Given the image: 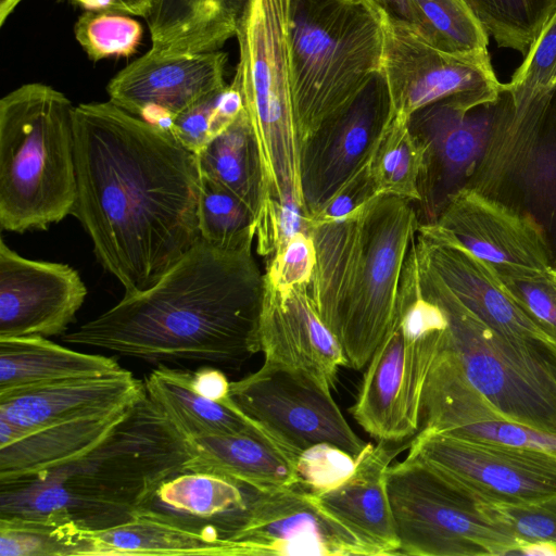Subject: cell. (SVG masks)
<instances>
[{
    "instance_id": "obj_14",
    "label": "cell",
    "mask_w": 556,
    "mask_h": 556,
    "mask_svg": "<svg viewBox=\"0 0 556 556\" xmlns=\"http://www.w3.org/2000/svg\"><path fill=\"white\" fill-rule=\"evenodd\" d=\"M381 71L392 112L405 118L446 99L466 106L492 102L504 89L491 64L442 51L416 27L388 18Z\"/></svg>"
},
{
    "instance_id": "obj_5",
    "label": "cell",
    "mask_w": 556,
    "mask_h": 556,
    "mask_svg": "<svg viewBox=\"0 0 556 556\" xmlns=\"http://www.w3.org/2000/svg\"><path fill=\"white\" fill-rule=\"evenodd\" d=\"M290 0H251L237 33L239 63L233 77L256 142L262 195L258 235L277 229L281 208L304 210L300 179L302 142L298 132L288 47Z\"/></svg>"
},
{
    "instance_id": "obj_46",
    "label": "cell",
    "mask_w": 556,
    "mask_h": 556,
    "mask_svg": "<svg viewBox=\"0 0 556 556\" xmlns=\"http://www.w3.org/2000/svg\"><path fill=\"white\" fill-rule=\"evenodd\" d=\"M376 195V189L367 165L318 214L307 222L321 223L342 219Z\"/></svg>"
},
{
    "instance_id": "obj_47",
    "label": "cell",
    "mask_w": 556,
    "mask_h": 556,
    "mask_svg": "<svg viewBox=\"0 0 556 556\" xmlns=\"http://www.w3.org/2000/svg\"><path fill=\"white\" fill-rule=\"evenodd\" d=\"M191 383L193 389L202 396L218 401L228 402L230 397V381L218 368L203 366L192 371Z\"/></svg>"
},
{
    "instance_id": "obj_3",
    "label": "cell",
    "mask_w": 556,
    "mask_h": 556,
    "mask_svg": "<svg viewBox=\"0 0 556 556\" xmlns=\"http://www.w3.org/2000/svg\"><path fill=\"white\" fill-rule=\"evenodd\" d=\"M418 226L415 203L389 194L374 197L342 219L307 222L316 252L308 293L355 370L366 367L393 324Z\"/></svg>"
},
{
    "instance_id": "obj_52",
    "label": "cell",
    "mask_w": 556,
    "mask_h": 556,
    "mask_svg": "<svg viewBox=\"0 0 556 556\" xmlns=\"http://www.w3.org/2000/svg\"><path fill=\"white\" fill-rule=\"evenodd\" d=\"M24 0H0V25L2 26L15 8Z\"/></svg>"
},
{
    "instance_id": "obj_22",
    "label": "cell",
    "mask_w": 556,
    "mask_h": 556,
    "mask_svg": "<svg viewBox=\"0 0 556 556\" xmlns=\"http://www.w3.org/2000/svg\"><path fill=\"white\" fill-rule=\"evenodd\" d=\"M415 248L463 305L494 331L521 343L556 344L505 293L494 271L446 230L419 225Z\"/></svg>"
},
{
    "instance_id": "obj_33",
    "label": "cell",
    "mask_w": 556,
    "mask_h": 556,
    "mask_svg": "<svg viewBox=\"0 0 556 556\" xmlns=\"http://www.w3.org/2000/svg\"><path fill=\"white\" fill-rule=\"evenodd\" d=\"M199 173L240 199L255 220L262 195V170L256 142L243 108L238 117L198 154Z\"/></svg>"
},
{
    "instance_id": "obj_26",
    "label": "cell",
    "mask_w": 556,
    "mask_h": 556,
    "mask_svg": "<svg viewBox=\"0 0 556 556\" xmlns=\"http://www.w3.org/2000/svg\"><path fill=\"white\" fill-rule=\"evenodd\" d=\"M18 430L0 419V485L36 477L97 446L132 407Z\"/></svg>"
},
{
    "instance_id": "obj_31",
    "label": "cell",
    "mask_w": 556,
    "mask_h": 556,
    "mask_svg": "<svg viewBox=\"0 0 556 556\" xmlns=\"http://www.w3.org/2000/svg\"><path fill=\"white\" fill-rule=\"evenodd\" d=\"M235 544L214 534L136 514L102 530H87L83 556H236Z\"/></svg>"
},
{
    "instance_id": "obj_37",
    "label": "cell",
    "mask_w": 556,
    "mask_h": 556,
    "mask_svg": "<svg viewBox=\"0 0 556 556\" xmlns=\"http://www.w3.org/2000/svg\"><path fill=\"white\" fill-rule=\"evenodd\" d=\"M498 47L527 54L556 0H464Z\"/></svg>"
},
{
    "instance_id": "obj_36",
    "label": "cell",
    "mask_w": 556,
    "mask_h": 556,
    "mask_svg": "<svg viewBox=\"0 0 556 556\" xmlns=\"http://www.w3.org/2000/svg\"><path fill=\"white\" fill-rule=\"evenodd\" d=\"M86 532L55 518L0 517V556H83Z\"/></svg>"
},
{
    "instance_id": "obj_50",
    "label": "cell",
    "mask_w": 556,
    "mask_h": 556,
    "mask_svg": "<svg viewBox=\"0 0 556 556\" xmlns=\"http://www.w3.org/2000/svg\"><path fill=\"white\" fill-rule=\"evenodd\" d=\"M86 10H103V11H115L123 13L121 3L118 0H70Z\"/></svg>"
},
{
    "instance_id": "obj_44",
    "label": "cell",
    "mask_w": 556,
    "mask_h": 556,
    "mask_svg": "<svg viewBox=\"0 0 556 556\" xmlns=\"http://www.w3.org/2000/svg\"><path fill=\"white\" fill-rule=\"evenodd\" d=\"M316 262L315 245L306 232H296L279 247L267 263L264 277L277 288L308 286Z\"/></svg>"
},
{
    "instance_id": "obj_9",
    "label": "cell",
    "mask_w": 556,
    "mask_h": 556,
    "mask_svg": "<svg viewBox=\"0 0 556 556\" xmlns=\"http://www.w3.org/2000/svg\"><path fill=\"white\" fill-rule=\"evenodd\" d=\"M446 329L442 308L421 292L414 240L393 324L366 365L351 407L356 422L377 441L402 443L419 431L422 390Z\"/></svg>"
},
{
    "instance_id": "obj_24",
    "label": "cell",
    "mask_w": 556,
    "mask_h": 556,
    "mask_svg": "<svg viewBox=\"0 0 556 556\" xmlns=\"http://www.w3.org/2000/svg\"><path fill=\"white\" fill-rule=\"evenodd\" d=\"M147 395L144 382L129 370L66 379L0 394V419L29 430L121 407Z\"/></svg>"
},
{
    "instance_id": "obj_42",
    "label": "cell",
    "mask_w": 556,
    "mask_h": 556,
    "mask_svg": "<svg viewBox=\"0 0 556 556\" xmlns=\"http://www.w3.org/2000/svg\"><path fill=\"white\" fill-rule=\"evenodd\" d=\"M556 83V10L547 20L523 63L506 84L514 100L544 90Z\"/></svg>"
},
{
    "instance_id": "obj_17",
    "label": "cell",
    "mask_w": 556,
    "mask_h": 556,
    "mask_svg": "<svg viewBox=\"0 0 556 556\" xmlns=\"http://www.w3.org/2000/svg\"><path fill=\"white\" fill-rule=\"evenodd\" d=\"M229 541L236 544L237 556H380L300 485L254 491Z\"/></svg>"
},
{
    "instance_id": "obj_12",
    "label": "cell",
    "mask_w": 556,
    "mask_h": 556,
    "mask_svg": "<svg viewBox=\"0 0 556 556\" xmlns=\"http://www.w3.org/2000/svg\"><path fill=\"white\" fill-rule=\"evenodd\" d=\"M230 397L294 462L311 446L328 443L358 456L366 443L353 431L331 392L309 378L263 363L230 382Z\"/></svg>"
},
{
    "instance_id": "obj_27",
    "label": "cell",
    "mask_w": 556,
    "mask_h": 556,
    "mask_svg": "<svg viewBox=\"0 0 556 556\" xmlns=\"http://www.w3.org/2000/svg\"><path fill=\"white\" fill-rule=\"evenodd\" d=\"M254 489L205 471L163 481L137 511L228 540L241 526Z\"/></svg>"
},
{
    "instance_id": "obj_29",
    "label": "cell",
    "mask_w": 556,
    "mask_h": 556,
    "mask_svg": "<svg viewBox=\"0 0 556 556\" xmlns=\"http://www.w3.org/2000/svg\"><path fill=\"white\" fill-rule=\"evenodd\" d=\"M188 442L190 458L185 471L220 475L258 492L299 483L294 462L267 437L211 435Z\"/></svg>"
},
{
    "instance_id": "obj_6",
    "label": "cell",
    "mask_w": 556,
    "mask_h": 556,
    "mask_svg": "<svg viewBox=\"0 0 556 556\" xmlns=\"http://www.w3.org/2000/svg\"><path fill=\"white\" fill-rule=\"evenodd\" d=\"M386 22L367 0L289 1V60L301 142L382 70Z\"/></svg>"
},
{
    "instance_id": "obj_21",
    "label": "cell",
    "mask_w": 556,
    "mask_h": 556,
    "mask_svg": "<svg viewBox=\"0 0 556 556\" xmlns=\"http://www.w3.org/2000/svg\"><path fill=\"white\" fill-rule=\"evenodd\" d=\"M260 338L264 363L299 372L330 392L339 368L348 366L306 285L281 289L264 277Z\"/></svg>"
},
{
    "instance_id": "obj_19",
    "label": "cell",
    "mask_w": 556,
    "mask_h": 556,
    "mask_svg": "<svg viewBox=\"0 0 556 556\" xmlns=\"http://www.w3.org/2000/svg\"><path fill=\"white\" fill-rule=\"evenodd\" d=\"M87 295L78 271L25 258L0 240V339L63 334Z\"/></svg>"
},
{
    "instance_id": "obj_49",
    "label": "cell",
    "mask_w": 556,
    "mask_h": 556,
    "mask_svg": "<svg viewBox=\"0 0 556 556\" xmlns=\"http://www.w3.org/2000/svg\"><path fill=\"white\" fill-rule=\"evenodd\" d=\"M516 555L556 556V545L551 543H529L519 546Z\"/></svg>"
},
{
    "instance_id": "obj_41",
    "label": "cell",
    "mask_w": 556,
    "mask_h": 556,
    "mask_svg": "<svg viewBox=\"0 0 556 556\" xmlns=\"http://www.w3.org/2000/svg\"><path fill=\"white\" fill-rule=\"evenodd\" d=\"M479 505L485 516L515 539L518 548L529 543L556 545V494L532 502Z\"/></svg>"
},
{
    "instance_id": "obj_30",
    "label": "cell",
    "mask_w": 556,
    "mask_h": 556,
    "mask_svg": "<svg viewBox=\"0 0 556 556\" xmlns=\"http://www.w3.org/2000/svg\"><path fill=\"white\" fill-rule=\"evenodd\" d=\"M191 378L192 371L159 365L144 380L148 397L187 440L255 434L274 441L258 424L238 408L232 399L228 402L206 399L193 389Z\"/></svg>"
},
{
    "instance_id": "obj_25",
    "label": "cell",
    "mask_w": 556,
    "mask_h": 556,
    "mask_svg": "<svg viewBox=\"0 0 556 556\" xmlns=\"http://www.w3.org/2000/svg\"><path fill=\"white\" fill-rule=\"evenodd\" d=\"M410 440L399 443L378 441L367 444L356 456L352 475L339 485L313 493L318 503L348 526L380 556L400 555L393 514L387 488V470Z\"/></svg>"
},
{
    "instance_id": "obj_15",
    "label": "cell",
    "mask_w": 556,
    "mask_h": 556,
    "mask_svg": "<svg viewBox=\"0 0 556 556\" xmlns=\"http://www.w3.org/2000/svg\"><path fill=\"white\" fill-rule=\"evenodd\" d=\"M391 115L390 92L380 71L302 142L300 179L307 219L368 165Z\"/></svg>"
},
{
    "instance_id": "obj_28",
    "label": "cell",
    "mask_w": 556,
    "mask_h": 556,
    "mask_svg": "<svg viewBox=\"0 0 556 556\" xmlns=\"http://www.w3.org/2000/svg\"><path fill=\"white\" fill-rule=\"evenodd\" d=\"M251 0H151L144 16L150 50L160 54L217 51L237 33Z\"/></svg>"
},
{
    "instance_id": "obj_4",
    "label": "cell",
    "mask_w": 556,
    "mask_h": 556,
    "mask_svg": "<svg viewBox=\"0 0 556 556\" xmlns=\"http://www.w3.org/2000/svg\"><path fill=\"white\" fill-rule=\"evenodd\" d=\"M74 109L29 83L0 100V226L25 232L73 215L77 198Z\"/></svg>"
},
{
    "instance_id": "obj_23",
    "label": "cell",
    "mask_w": 556,
    "mask_h": 556,
    "mask_svg": "<svg viewBox=\"0 0 556 556\" xmlns=\"http://www.w3.org/2000/svg\"><path fill=\"white\" fill-rule=\"evenodd\" d=\"M433 224L451 233L494 273L551 267L535 224L471 189L459 190Z\"/></svg>"
},
{
    "instance_id": "obj_35",
    "label": "cell",
    "mask_w": 556,
    "mask_h": 556,
    "mask_svg": "<svg viewBox=\"0 0 556 556\" xmlns=\"http://www.w3.org/2000/svg\"><path fill=\"white\" fill-rule=\"evenodd\" d=\"M418 31L442 51L491 64L489 34L464 0H413Z\"/></svg>"
},
{
    "instance_id": "obj_48",
    "label": "cell",
    "mask_w": 556,
    "mask_h": 556,
    "mask_svg": "<svg viewBox=\"0 0 556 556\" xmlns=\"http://www.w3.org/2000/svg\"><path fill=\"white\" fill-rule=\"evenodd\" d=\"M380 9L388 20L403 22L419 29L420 20L413 0H367Z\"/></svg>"
},
{
    "instance_id": "obj_51",
    "label": "cell",
    "mask_w": 556,
    "mask_h": 556,
    "mask_svg": "<svg viewBox=\"0 0 556 556\" xmlns=\"http://www.w3.org/2000/svg\"><path fill=\"white\" fill-rule=\"evenodd\" d=\"M123 10V13L134 16L144 17L151 0H118Z\"/></svg>"
},
{
    "instance_id": "obj_40",
    "label": "cell",
    "mask_w": 556,
    "mask_h": 556,
    "mask_svg": "<svg viewBox=\"0 0 556 556\" xmlns=\"http://www.w3.org/2000/svg\"><path fill=\"white\" fill-rule=\"evenodd\" d=\"M494 274L505 293L556 343V268Z\"/></svg>"
},
{
    "instance_id": "obj_7",
    "label": "cell",
    "mask_w": 556,
    "mask_h": 556,
    "mask_svg": "<svg viewBox=\"0 0 556 556\" xmlns=\"http://www.w3.org/2000/svg\"><path fill=\"white\" fill-rule=\"evenodd\" d=\"M189 458L188 440L146 395L91 451L49 471L66 489L71 520L96 531L131 519Z\"/></svg>"
},
{
    "instance_id": "obj_13",
    "label": "cell",
    "mask_w": 556,
    "mask_h": 556,
    "mask_svg": "<svg viewBox=\"0 0 556 556\" xmlns=\"http://www.w3.org/2000/svg\"><path fill=\"white\" fill-rule=\"evenodd\" d=\"M408 452L479 503H523L556 494L555 450L477 442L419 429Z\"/></svg>"
},
{
    "instance_id": "obj_38",
    "label": "cell",
    "mask_w": 556,
    "mask_h": 556,
    "mask_svg": "<svg viewBox=\"0 0 556 556\" xmlns=\"http://www.w3.org/2000/svg\"><path fill=\"white\" fill-rule=\"evenodd\" d=\"M197 206L200 238L220 247L255 240V217L235 194L200 174Z\"/></svg>"
},
{
    "instance_id": "obj_43",
    "label": "cell",
    "mask_w": 556,
    "mask_h": 556,
    "mask_svg": "<svg viewBox=\"0 0 556 556\" xmlns=\"http://www.w3.org/2000/svg\"><path fill=\"white\" fill-rule=\"evenodd\" d=\"M356 466V456L328 443L303 451L296 459L298 485L312 493L332 489L346 480Z\"/></svg>"
},
{
    "instance_id": "obj_16",
    "label": "cell",
    "mask_w": 556,
    "mask_h": 556,
    "mask_svg": "<svg viewBox=\"0 0 556 556\" xmlns=\"http://www.w3.org/2000/svg\"><path fill=\"white\" fill-rule=\"evenodd\" d=\"M497 102L498 98L470 108L446 99L409 116L410 132L422 152L420 200L415 203L419 225L433 224L468 185L488 146Z\"/></svg>"
},
{
    "instance_id": "obj_32",
    "label": "cell",
    "mask_w": 556,
    "mask_h": 556,
    "mask_svg": "<svg viewBox=\"0 0 556 556\" xmlns=\"http://www.w3.org/2000/svg\"><path fill=\"white\" fill-rule=\"evenodd\" d=\"M122 369L115 357L75 351L45 337L0 339V394Z\"/></svg>"
},
{
    "instance_id": "obj_8",
    "label": "cell",
    "mask_w": 556,
    "mask_h": 556,
    "mask_svg": "<svg viewBox=\"0 0 556 556\" xmlns=\"http://www.w3.org/2000/svg\"><path fill=\"white\" fill-rule=\"evenodd\" d=\"M417 265L421 292L446 316L444 344L470 383L508 419L556 437V344L501 336L465 307L418 254Z\"/></svg>"
},
{
    "instance_id": "obj_2",
    "label": "cell",
    "mask_w": 556,
    "mask_h": 556,
    "mask_svg": "<svg viewBox=\"0 0 556 556\" xmlns=\"http://www.w3.org/2000/svg\"><path fill=\"white\" fill-rule=\"evenodd\" d=\"M253 242L199 241L154 285L62 337L150 362L197 361L239 367L261 352L264 274Z\"/></svg>"
},
{
    "instance_id": "obj_11",
    "label": "cell",
    "mask_w": 556,
    "mask_h": 556,
    "mask_svg": "<svg viewBox=\"0 0 556 556\" xmlns=\"http://www.w3.org/2000/svg\"><path fill=\"white\" fill-rule=\"evenodd\" d=\"M387 488L400 555H515L518 543L479 502L407 452L387 470Z\"/></svg>"
},
{
    "instance_id": "obj_39",
    "label": "cell",
    "mask_w": 556,
    "mask_h": 556,
    "mask_svg": "<svg viewBox=\"0 0 556 556\" xmlns=\"http://www.w3.org/2000/svg\"><path fill=\"white\" fill-rule=\"evenodd\" d=\"M142 34L137 20L115 11L86 10L74 26L77 42L93 62L132 55Z\"/></svg>"
},
{
    "instance_id": "obj_10",
    "label": "cell",
    "mask_w": 556,
    "mask_h": 556,
    "mask_svg": "<svg viewBox=\"0 0 556 556\" xmlns=\"http://www.w3.org/2000/svg\"><path fill=\"white\" fill-rule=\"evenodd\" d=\"M466 188L535 224L556 268V83L520 100L505 84Z\"/></svg>"
},
{
    "instance_id": "obj_1",
    "label": "cell",
    "mask_w": 556,
    "mask_h": 556,
    "mask_svg": "<svg viewBox=\"0 0 556 556\" xmlns=\"http://www.w3.org/2000/svg\"><path fill=\"white\" fill-rule=\"evenodd\" d=\"M74 131L73 215L124 295L144 291L200 239L197 156L111 101L75 106Z\"/></svg>"
},
{
    "instance_id": "obj_45",
    "label": "cell",
    "mask_w": 556,
    "mask_h": 556,
    "mask_svg": "<svg viewBox=\"0 0 556 556\" xmlns=\"http://www.w3.org/2000/svg\"><path fill=\"white\" fill-rule=\"evenodd\" d=\"M219 92L194 104L172 122L169 131L179 143L194 154L212 139V119Z\"/></svg>"
},
{
    "instance_id": "obj_20",
    "label": "cell",
    "mask_w": 556,
    "mask_h": 556,
    "mask_svg": "<svg viewBox=\"0 0 556 556\" xmlns=\"http://www.w3.org/2000/svg\"><path fill=\"white\" fill-rule=\"evenodd\" d=\"M420 425L464 440L556 451L555 435L508 419L479 392L444 339L422 390Z\"/></svg>"
},
{
    "instance_id": "obj_34",
    "label": "cell",
    "mask_w": 556,
    "mask_h": 556,
    "mask_svg": "<svg viewBox=\"0 0 556 556\" xmlns=\"http://www.w3.org/2000/svg\"><path fill=\"white\" fill-rule=\"evenodd\" d=\"M421 149L410 132L408 118L392 112L368 163L376 193L418 203Z\"/></svg>"
},
{
    "instance_id": "obj_18",
    "label": "cell",
    "mask_w": 556,
    "mask_h": 556,
    "mask_svg": "<svg viewBox=\"0 0 556 556\" xmlns=\"http://www.w3.org/2000/svg\"><path fill=\"white\" fill-rule=\"evenodd\" d=\"M227 54L220 51L160 54L150 49L106 85L109 101L165 130L173 119L222 91Z\"/></svg>"
}]
</instances>
